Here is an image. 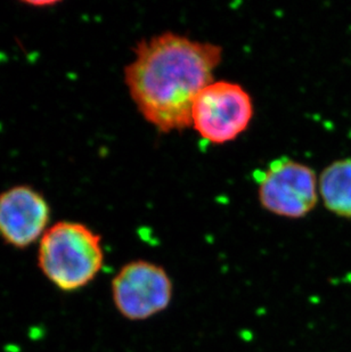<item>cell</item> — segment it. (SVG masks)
Here are the masks:
<instances>
[{
    "mask_svg": "<svg viewBox=\"0 0 351 352\" xmlns=\"http://www.w3.org/2000/svg\"><path fill=\"white\" fill-rule=\"evenodd\" d=\"M125 67V83L142 117L161 133L192 126L193 104L222 63V48L173 32L142 39Z\"/></svg>",
    "mask_w": 351,
    "mask_h": 352,
    "instance_id": "obj_1",
    "label": "cell"
},
{
    "mask_svg": "<svg viewBox=\"0 0 351 352\" xmlns=\"http://www.w3.org/2000/svg\"><path fill=\"white\" fill-rule=\"evenodd\" d=\"M104 259L102 237L83 223H53L38 243L39 270L64 292L89 285L103 270Z\"/></svg>",
    "mask_w": 351,
    "mask_h": 352,
    "instance_id": "obj_2",
    "label": "cell"
},
{
    "mask_svg": "<svg viewBox=\"0 0 351 352\" xmlns=\"http://www.w3.org/2000/svg\"><path fill=\"white\" fill-rule=\"evenodd\" d=\"M253 112V100L241 85L213 81L193 104L192 126L210 143H229L248 129Z\"/></svg>",
    "mask_w": 351,
    "mask_h": 352,
    "instance_id": "obj_3",
    "label": "cell"
},
{
    "mask_svg": "<svg viewBox=\"0 0 351 352\" xmlns=\"http://www.w3.org/2000/svg\"><path fill=\"white\" fill-rule=\"evenodd\" d=\"M113 305L123 318L142 322L168 309L173 298V279L160 265L134 260L116 273L111 284Z\"/></svg>",
    "mask_w": 351,
    "mask_h": 352,
    "instance_id": "obj_4",
    "label": "cell"
},
{
    "mask_svg": "<svg viewBox=\"0 0 351 352\" xmlns=\"http://www.w3.org/2000/svg\"><path fill=\"white\" fill-rule=\"evenodd\" d=\"M259 202L276 216L299 219L317 204L318 182L315 171L288 157L275 160L258 179Z\"/></svg>",
    "mask_w": 351,
    "mask_h": 352,
    "instance_id": "obj_5",
    "label": "cell"
},
{
    "mask_svg": "<svg viewBox=\"0 0 351 352\" xmlns=\"http://www.w3.org/2000/svg\"><path fill=\"white\" fill-rule=\"evenodd\" d=\"M52 210L46 197L29 185L0 193V237L15 249L39 243L50 228Z\"/></svg>",
    "mask_w": 351,
    "mask_h": 352,
    "instance_id": "obj_6",
    "label": "cell"
},
{
    "mask_svg": "<svg viewBox=\"0 0 351 352\" xmlns=\"http://www.w3.org/2000/svg\"><path fill=\"white\" fill-rule=\"evenodd\" d=\"M318 192L331 212L351 218V159L326 166L318 180Z\"/></svg>",
    "mask_w": 351,
    "mask_h": 352,
    "instance_id": "obj_7",
    "label": "cell"
}]
</instances>
